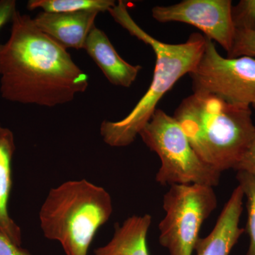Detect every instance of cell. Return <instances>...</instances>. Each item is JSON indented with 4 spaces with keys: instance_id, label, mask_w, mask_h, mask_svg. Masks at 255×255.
Returning a JSON list of instances; mask_svg holds the SVG:
<instances>
[{
    "instance_id": "1",
    "label": "cell",
    "mask_w": 255,
    "mask_h": 255,
    "mask_svg": "<svg viewBox=\"0 0 255 255\" xmlns=\"http://www.w3.org/2000/svg\"><path fill=\"white\" fill-rule=\"evenodd\" d=\"M0 92L5 100L51 107L75 100L89 78L66 49L16 11L9 40L0 43Z\"/></svg>"
},
{
    "instance_id": "2",
    "label": "cell",
    "mask_w": 255,
    "mask_h": 255,
    "mask_svg": "<svg viewBox=\"0 0 255 255\" xmlns=\"http://www.w3.org/2000/svg\"><path fill=\"white\" fill-rule=\"evenodd\" d=\"M108 12L130 35L150 46L156 57L150 87L130 114L119 122L104 121L101 124L100 135L104 142L111 147H123L135 141L157 110L159 101L178 80L195 68L205 48L206 36L194 33L185 43H164L150 36L137 24L130 16L125 1L120 0Z\"/></svg>"
},
{
    "instance_id": "3",
    "label": "cell",
    "mask_w": 255,
    "mask_h": 255,
    "mask_svg": "<svg viewBox=\"0 0 255 255\" xmlns=\"http://www.w3.org/2000/svg\"><path fill=\"white\" fill-rule=\"evenodd\" d=\"M173 117L199 158L221 174L236 169L255 136L251 107L217 96L193 93L182 101Z\"/></svg>"
},
{
    "instance_id": "4",
    "label": "cell",
    "mask_w": 255,
    "mask_h": 255,
    "mask_svg": "<svg viewBox=\"0 0 255 255\" xmlns=\"http://www.w3.org/2000/svg\"><path fill=\"white\" fill-rule=\"evenodd\" d=\"M113 210L105 188L85 179L67 181L48 191L38 214L40 228L45 238L60 243L65 255H87Z\"/></svg>"
},
{
    "instance_id": "5",
    "label": "cell",
    "mask_w": 255,
    "mask_h": 255,
    "mask_svg": "<svg viewBox=\"0 0 255 255\" xmlns=\"http://www.w3.org/2000/svg\"><path fill=\"white\" fill-rule=\"evenodd\" d=\"M139 136L160 159L155 180L161 186L219 185L221 172L199 158L173 116L157 109Z\"/></svg>"
},
{
    "instance_id": "6",
    "label": "cell",
    "mask_w": 255,
    "mask_h": 255,
    "mask_svg": "<svg viewBox=\"0 0 255 255\" xmlns=\"http://www.w3.org/2000/svg\"><path fill=\"white\" fill-rule=\"evenodd\" d=\"M218 205L214 187L201 184L170 186L163 196L165 216L159 223V243L169 255H192L203 223Z\"/></svg>"
},
{
    "instance_id": "7",
    "label": "cell",
    "mask_w": 255,
    "mask_h": 255,
    "mask_svg": "<svg viewBox=\"0 0 255 255\" xmlns=\"http://www.w3.org/2000/svg\"><path fill=\"white\" fill-rule=\"evenodd\" d=\"M193 93L217 96L234 105L255 110V58L222 56L206 37L200 60L189 74Z\"/></svg>"
},
{
    "instance_id": "8",
    "label": "cell",
    "mask_w": 255,
    "mask_h": 255,
    "mask_svg": "<svg viewBox=\"0 0 255 255\" xmlns=\"http://www.w3.org/2000/svg\"><path fill=\"white\" fill-rule=\"evenodd\" d=\"M232 7L231 0H184L170 6H154L151 11L158 22H181L197 28L228 53L236 34Z\"/></svg>"
},
{
    "instance_id": "9",
    "label": "cell",
    "mask_w": 255,
    "mask_h": 255,
    "mask_svg": "<svg viewBox=\"0 0 255 255\" xmlns=\"http://www.w3.org/2000/svg\"><path fill=\"white\" fill-rule=\"evenodd\" d=\"M244 194L239 185L233 191L211 232L196 243V255H229L245 232L240 227Z\"/></svg>"
},
{
    "instance_id": "10",
    "label": "cell",
    "mask_w": 255,
    "mask_h": 255,
    "mask_svg": "<svg viewBox=\"0 0 255 255\" xmlns=\"http://www.w3.org/2000/svg\"><path fill=\"white\" fill-rule=\"evenodd\" d=\"M98 11L49 13L41 11L33 18L37 27L65 48H85L87 36L95 26Z\"/></svg>"
},
{
    "instance_id": "11",
    "label": "cell",
    "mask_w": 255,
    "mask_h": 255,
    "mask_svg": "<svg viewBox=\"0 0 255 255\" xmlns=\"http://www.w3.org/2000/svg\"><path fill=\"white\" fill-rule=\"evenodd\" d=\"M84 49L109 82L116 86L128 88L142 69L140 65H132L124 60L105 32L96 26L87 36Z\"/></svg>"
},
{
    "instance_id": "12",
    "label": "cell",
    "mask_w": 255,
    "mask_h": 255,
    "mask_svg": "<svg viewBox=\"0 0 255 255\" xmlns=\"http://www.w3.org/2000/svg\"><path fill=\"white\" fill-rule=\"evenodd\" d=\"M16 151L14 134L0 124V234L18 246L22 231L11 217L9 202L12 189V161Z\"/></svg>"
},
{
    "instance_id": "13",
    "label": "cell",
    "mask_w": 255,
    "mask_h": 255,
    "mask_svg": "<svg viewBox=\"0 0 255 255\" xmlns=\"http://www.w3.org/2000/svg\"><path fill=\"white\" fill-rule=\"evenodd\" d=\"M152 223L150 215L133 216L117 226L112 239L93 255H149L147 236Z\"/></svg>"
},
{
    "instance_id": "14",
    "label": "cell",
    "mask_w": 255,
    "mask_h": 255,
    "mask_svg": "<svg viewBox=\"0 0 255 255\" xmlns=\"http://www.w3.org/2000/svg\"><path fill=\"white\" fill-rule=\"evenodd\" d=\"M117 4L113 0H30L29 10L41 9L49 13L78 12L94 11L99 13L109 11Z\"/></svg>"
},
{
    "instance_id": "15",
    "label": "cell",
    "mask_w": 255,
    "mask_h": 255,
    "mask_svg": "<svg viewBox=\"0 0 255 255\" xmlns=\"http://www.w3.org/2000/svg\"><path fill=\"white\" fill-rule=\"evenodd\" d=\"M236 179L247 199L248 222L246 232L250 243L246 255H255V175L246 172H237Z\"/></svg>"
},
{
    "instance_id": "16",
    "label": "cell",
    "mask_w": 255,
    "mask_h": 255,
    "mask_svg": "<svg viewBox=\"0 0 255 255\" xmlns=\"http://www.w3.org/2000/svg\"><path fill=\"white\" fill-rule=\"evenodd\" d=\"M231 18L236 30L255 31V0H241L233 6Z\"/></svg>"
},
{
    "instance_id": "17",
    "label": "cell",
    "mask_w": 255,
    "mask_h": 255,
    "mask_svg": "<svg viewBox=\"0 0 255 255\" xmlns=\"http://www.w3.org/2000/svg\"><path fill=\"white\" fill-rule=\"evenodd\" d=\"M242 56L255 58V31L236 30L232 48L227 53V58Z\"/></svg>"
},
{
    "instance_id": "18",
    "label": "cell",
    "mask_w": 255,
    "mask_h": 255,
    "mask_svg": "<svg viewBox=\"0 0 255 255\" xmlns=\"http://www.w3.org/2000/svg\"><path fill=\"white\" fill-rule=\"evenodd\" d=\"M235 170L246 172L255 175V134L251 145Z\"/></svg>"
},
{
    "instance_id": "19",
    "label": "cell",
    "mask_w": 255,
    "mask_h": 255,
    "mask_svg": "<svg viewBox=\"0 0 255 255\" xmlns=\"http://www.w3.org/2000/svg\"><path fill=\"white\" fill-rule=\"evenodd\" d=\"M16 11V2L14 0H0V30L11 21Z\"/></svg>"
},
{
    "instance_id": "20",
    "label": "cell",
    "mask_w": 255,
    "mask_h": 255,
    "mask_svg": "<svg viewBox=\"0 0 255 255\" xmlns=\"http://www.w3.org/2000/svg\"><path fill=\"white\" fill-rule=\"evenodd\" d=\"M0 255H33L22 247L18 246L0 234Z\"/></svg>"
}]
</instances>
